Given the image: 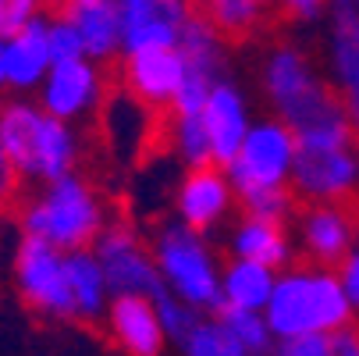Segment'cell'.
<instances>
[{
	"instance_id": "obj_1",
	"label": "cell",
	"mask_w": 359,
	"mask_h": 356,
	"mask_svg": "<svg viewBox=\"0 0 359 356\" xmlns=\"http://www.w3.org/2000/svg\"><path fill=\"white\" fill-rule=\"evenodd\" d=\"M264 86L281 121L295 132L299 150H345L352 143V114L345 100L320 82L299 50H274L264 68Z\"/></svg>"
},
{
	"instance_id": "obj_2",
	"label": "cell",
	"mask_w": 359,
	"mask_h": 356,
	"mask_svg": "<svg viewBox=\"0 0 359 356\" xmlns=\"http://www.w3.org/2000/svg\"><path fill=\"white\" fill-rule=\"evenodd\" d=\"M15 218L25 239H39L61 253L93 249L100 232L111 225L96 185L79 171L36 185L22 203H15Z\"/></svg>"
},
{
	"instance_id": "obj_3",
	"label": "cell",
	"mask_w": 359,
	"mask_h": 356,
	"mask_svg": "<svg viewBox=\"0 0 359 356\" xmlns=\"http://www.w3.org/2000/svg\"><path fill=\"white\" fill-rule=\"evenodd\" d=\"M0 143L8 171L22 185H46L75 171L79 136L68 121L46 114L36 100H4L0 107Z\"/></svg>"
},
{
	"instance_id": "obj_4",
	"label": "cell",
	"mask_w": 359,
	"mask_h": 356,
	"mask_svg": "<svg viewBox=\"0 0 359 356\" xmlns=\"http://www.w3.org/2000/svg\"><path fill=\"white\" fill-rule=\"evenodd\" d=\"M348 314L352 303L341 289V278L320 268H306L278 278L267 303V328L285 342L306 335H334L348 324Z\"/></svg>"
},
{
	"instance_id": "obj_5",
	"label": "cell",
	"mask_w": 359,
	"mask_h": 356,
	"mask_svg": "<svg viewBox=\"0 0 359 356\" xmlns=\"http://www.w3.org/2000/svg\"><path fill=\"white\" fill-rule=\"evenodd\" d=\"M153 261H157L164 285L189 307H221V285H217V268L207 253L199 232L185 225H168L157 235L153 246Z\"/></svg>"
},
{
	"instance_id": "obj_6",
	"label": "cell",
	"mask_w": 359,
	"mask_h": 356,
	"mask_svg": "<svg viewBox=\"0 0 359 356\" xmlns=\"http://www.w3.org/2000/svg\"><path fill=\"white\" fill-rule=\"evenodd\" d=\"M295 154L299 139L285 121H260L249 128L238 157L228 164V182L242 199L264 189H285V182L292 178Z\"/></svg>"
},
{
	"instance_id": "obj_7",
	"label": "cell",
	"mask_w": 359,
	"mask_h": 356,
	"mask_svg": "<svg viewBox=\"0 0 359 356\" xmlns=\"http://www.w3.org/2000/svg\"><path fill=\"white\" fill-rule=\"evenodd\" d=\"M11 275L29 310L54 321H75V303H72L68 268H65L61 249L22 235L11 257Z\"/></svg>"
},
{
	"instance_id": "obj_8",
	"label": "cell",
	"mask_w": 359,
	"mask_h": 356,
	"mask_svg": "<svg viewBox=\"0 0 359 356\" xmlns=\"http://www.w3.org/2000/svg\"><path fill=\"white\" fill-rule=\"evenodd\" d=\"M93 257L104 268L111 296H146L153 303H161L168 296L157 261L149 257V249L142 246V239L135 235V228L128 221H111L100 232Z\"/></svg>"
},
{
	"instance_id": "obj_9",
	"label": "cell",
	"mask_w": 359,
	"mask_h": 356,
	"mask_svg": "<svg viewBox=\"0 0 359 356\" xmlns=\"http://www.w3.org/2000/svg\"><path fill=\"white\" fill-rule=\"evenodd\" d=\"M302 249L313 261V268L331 271L348 261L352 242L359 235V196L334 199V203H310L299 214Z\"/></svg>"
},
{
	"instance_id": "obj_10",
	"label": "cell",
	"mask_w": 359,
	"mask_h": 356,
	"mask_svg": "<svg viewBox=\"0 0 359 356\" xmlns=\"http://www.w3.org/2000/svg\"><path fill=\"white\" fill-rule=\"evenodd\" d=\"M121 15V50L142 54V50H171L185 22L192 18L189 0H118Z\"/></svg>"
},
{
	"instance_id": "obj_11",
	"label": "cell",
	"mask_w": 359,
	"mask_h": 356,
	"mask_svg": "<svg viewBox=\"0 0 359 356\" xmlns=\"http://www.w3.org/2000/svg\"><path fill=\"white\" fill-rule=\"evenodd\" d=\"M359 161L345 150H299L292 164V192L310 203H334L355 196Z\"/></svg>"
},
{
	"instance_id": "obj_12",
	"label": "cell",
	"mask_w": 359,
	"mask_h": 356,
	"mask_svg": "<svg viewBox=\"0 0 359 356\" xmlns=\"http://www.w3.org/2000/svg\"><path fill=\"white\" fill-rule=\"evenodd\" d=\"M100 96H104V79L96 72V61L79 58V61H61V65H50L43 86H39V100L36 104L54 114L57 121H79L86 118Z\"/></svg>"
},
{
	"instance_id": "obj_13",
	"label": "cell",
	"mask_w": 359,
	"mask_h": 356,
	"mask_svg": "<svg viewBox=\"0 0 359 356\" xmlns=\"http://www.w3.org/2000/svg\"><path fill=\"white\" fill-rule=\"evenodd\" d=\"M121 75H125L128 96H135L146 107H164L178 96V89L185 82V58L178 54V46L125 54Z\"/></svg>"
},
{
	"instance_id": "obj_14",
	"label": "cell",
	"mask_w": 359,
	"mask_h": 356,
	"mask_svg": "<svg viewBox=\"0 0 359 356\" xmlns=\"http://www.w3.org/2000/svg\"><path fill=\"white\" fill-rule=\"evenodd\" d=\"M107 328H111V338L128 356H161L164 338H168L157 303L146 296H111Z\"/></svg>"
},
{
	"instance_id": "obj_15",
	"label": "cell",
	"mask_w": 359,
	"mask_h": 356,
	"mask_svg": "<svg viewBox=\"0 0 359 356\" xmlns=\"http://www.w3.org/2000/svg\"><path fill=\"white\" fill-rule=\"evenodd\" d=\"M231 182H228V171L207 164V168H192L185 175V182L178 185V218L185 228L192 232H207L214 228L224 211L231 207Z\"/></svg>"
},
{
	"instance_id": "obj_16",
	"label": "cell",
	"mask_w": 359,
	"mask_h": 356,
	"mask_svg": "<svg viewBox=\"0 0 359 356\" xmlns=\"http://www.w3.org/2000/svg\"><path fill=\"white\" fill-rule=\"evenodd\" d=\"M203 128H207V139H210V157H214V168H228L238 150L249 136V118H245V104L235 86L228 82H217L210 89V100L203 107Z\"/></svg>"
},
{
	"instance_id": "obj_17",
	"label": "cell",
	"mask_w": 359,
	"mask_h": 356,
	"mask_svg": "<svg viewBox=\"0 0 359 356\" xmlns=\"http://www.w3.org/2000/svg\"><path fill=\"white\" fill-rule=\"evenodd\" d=\"M50 50H46V18H36L25 32L0 39V68H4V86L15 93L39 89L50 72Z\"/></svg>"
},
{
	"instance_id": "obj_18",
	"label": "cell",
	"mask_w": 359,
	"mask_h": 356,
	"mask_svg": "<svg viewBox=\"0 0 359 356\" xmlns=\"http://www.w3.org/2000/svg\"><path fill=\"white\" fill-rule=\"evenodd\" d=\"M331 68L352 121H359V11L334 8L331 22Z\"/></svg>"
},
{
	"instance_id": "obj_19",
	"label": "cell",
	"mask_w": 359,
	"mask_h": 356,
	"mask_svg": "<svg viewBox=\"0 0 359 356\" xmlns=\"http://www.w3.org/2000/svg\"><path fill=\"white\" fill-rule=\"evenodd\" d=\"M65 18L79 29L89 61H107L114 50H121L118 0H79L75 8L65 11Z\"/></svg>"
},
{
	"instance_id": "obj_20",
	"label": "cell",
	"mask_w": 359,
	"mask_h": 356,
	"mask_svg": "<svg viewBox=\"0 0 359 356\" xmlns=\"http://www.w3.org/2000/svg\"><path fill=\"white\" fill-rule=\"evenodd\" d=\"M231 249L238 261H252L264 268H285L292 257V242L285 232V221H260V218H245L235 235H231Z\"/></svg>"
},
{
	"instance_id": "obj_21",
	"label": "cell",
	"mask_w": 359,
	"mask_h": 356,
	"mask_svg": "<svg viewBox=\"0 0 359 356\" xmlns=\"http://www.w3.org/2000/svg\"><path fill=\"white\" fill-rule=\"evenodd\" d=\"M65 268H68V289L75 303V321H100L107 310V278L104 268L93 257V249L65 253Z\"/></svg>"
},
{
	"instance_id": "obj_22",
	"label": "cell",
	"mask_w": 359,
	"mask_h": 356,
	"mask_svg": "<svg viewBox=\"0 0 359 356\" xmlns=\"http://www.w3.org/2000/svg\"><path fill=\"white\" fill-rule=\"evenodd\" d=\"M274 271L264 264H252V261H231L224 268V282H221V303H231V307L242 310H260L271 303L274 292Z\"/></svg>"
},
{
	"instance_id": "obj_23",
	"label": "cell",
	"mask_w": 359,
	"mask_h": 356,
	"mask_svg": "<svg viewBox=\"0 0 359 356\" xmlns=\"http://www.w3.org/2000/svg\"><path fill=\"white\" fill-rule=\"evenodd\" d=\"M178 54L185 58V72H199L217 79L221 72V32L192 11V18L185 22L182 36H178Z\"/></svg>"
},
{
	"instance_id": "obj_24",
	"label": "cell",
	"mask_w": 359,
	"mask_h": 356,
	"mask_svg": "<svg viewBox=\"0 0 359 356\" xmlns=\"http://www.w3.org/2000/svg\"><path fill=\"white\" fill-rule=\"evenodd\" d=\"M217 324L249 356H267L271 352V328H267V317H260V310H242V307H231V303H221Z\"/></svg>"
},
{
	"instance_id": "obj_25",
	"label": "cell",
	"mask_w": 359,
	"mask_h": 356,
	"mask_svg": "<svg viewBox=\"0 0 359 356\" xmlns=\"http://www.w3.org/2000/svg\"><path fill=\"white\" fill-rule=\"evenodd\" d=\"M260 0H203V18L221 36H245L260 18Z\"/></svg>"
},
{
	"instance_id": "obj_26",
	"label": "cell",
	"mask_w": 359,
	"mask_h": 356,
	"mask_svg": "<svg viewBox=\"0 0 359 356\" xmlns=\"http://www.w3.org/2000/svg\"><path fill=\"white\" fill-rule=\"evenodd\" d=\"M175 143H178V154L189 168H207L214 164L210 157V139L207 128H203V114L199 118H175Z\"/></svg>"
},
{
	"instance_id": "obj_27",
	"label": "cell",
	"mask_w": 359,
	"mask_h": 356,
	"mask_svg": "<svg viewBox=\"0 0 359 356\" xmlns=\"http://www.w3.org/2000/svg\"><path fill=\"white\" fill-rule=\"evenodd\" d=\"M46 50H50V61H54V65L86 58L82 36H79V29H75V25L65 18V15L46 18Z\"/></svg>"
},
{
	"instance_id": "obj_28",
	"label": "cell",
	"mask_w": 359,
	"mask_h": 356,
	"mask_svg": "<svg viewBox=\"0 0 359 356\" xmlns=\"http://www.w3.org/2000/svg\"><path fill=\"white\" fill-rule=\"evenodd\" d=\"M185 356H249L217 321L214 324H199L192 338L185 342Z\"/></svg>"
},
{
	"instance_id": "obj_29",
	"label": "cell",
	"mask_w": 359,
	"mask_h": 356,
	"mask_svg": "<svg viewBox=\"0 0 359 356\" xmlns=\"http://www.w3.org/2000/svg\"><path fill=\"white\" fill-rule=\"evenodd\" d=\"M157 314H161V324H164V335L168 338H178L182 345L192 338V331L199 328V317H196V310L189 307V303H182L178 296H164L161 303H157Z\"/></svg>"
},
{
	"instance_id": "obj_30",
	"label": "cell",
	"mask_w": 359,
	"mask_h": 356,
	"mask_svg": "<svg viewBox=\"0 0 359 356\" xmlns=\"http://www.w3.org/2000/svg\"><path fill=\"white\" fill-rule=\"evenodd\" d=\"M242 207L249 211V218H260V221H285L295 207V192L285 189H264V192H252L242 199Z\"/></svg>"
},
{
	"instance_id": "obj_31",
	"label": "cell",
	"mask_w": 359,
	"mask_h": 356,
	"mask_svg": "<svg viewBox=\"0 0 359 356\" xmlns=\"http://www.w3.org/2000/svg\"><path fill=\"white\" fill-rule=\"evenodd\" d=\"M43 0H0V39H11L18 32H25L39 15Z\"/></svg>"
},
{
	"instance_id": "obj_32",
	"label": "cell",
	"mask_w": 359,
	"mask_h": 356,
	"mask_svg": "<svg viewBox=\"0 0 359 356\" xmlns=\"http://www.w3.org/2000/svg\"><path fill=\"white\" fill-rule=\"evenodd\" d=\"M278 356H334V342L331 335H306V338H292L278 349Z\"/></svg>"
},
{
	"instance_id": "obj_33",
	"label": "cell",
	"mask_w": 359,
	"mask_h": 356,
	"mask_svg": "<svg viewBox=\"0 0 359 356\" xmlns=\"http://www.w3.org/2000/svg\"><path fill=\"white\" fill-rule=\"evenodd\" d=\"M341 289L352 307H359V249H352L348 261L341 264Z\"/></svg>"
},
{
	"instance_id": "obj_34",
	"label": "cell",
	"mask_w": 359,
	"mask_h": 356,
	"mask_svg": "<svg viewBox=\"0 0 359 356\" xmlns=\"http://www.w3.org/2000/svg\"><path fill=\"white\" fill-rule=\"evenodd\" d=\"M331 342H334V356H359V328H341V331H334L331 335Z\"/></svg>"
},
{
	"instance_id": "obj_35",
	"label": "cell",
	"mask_w": 359,
	"mask_h": 356,
	"mask_svg": "<svg viewBox=\"0 0 359 356\" xmlns=\"http://www.w3.org/2000/svg\"><path fill=\"white\" fill-rule=\"evenodd\" d=\"M285 11L295 15V18H317L320 8H324V0H281Z\"/></svg>"
},
{
	"instance_id": "obj_36",
	"label": "cell",
	"mask_w": 359,
	"mask_h": 356,
	"mask_svg": "<svg viewBox=\"0 0 359 356\" xmlns=\"http://www.w3.org/2000/svg\"><path fill=\"white\" fill-rule=\"evenodd\" d=\"M43 4H50V8H57V15H65L68 8H75L79 0H43Z\"/></svg>"
},
{
	"instance_id": "obj_37",
	"label": "cell",
	"mask_w": 359,
	"mask_h": 356,
	"mask_svg": "<svg viewBox=\"0 0 359 356\" xmlns=\"http://www.w3.org/2000/svg\"><path fill=\"white\" fill-rule=\"evenodd\" d=\"M334 8H352V11H359V0H334Z\"/></svg>"
},
{
	"instance_id": "obj_38",
	"label": "cell",
	"mask_w": 359,
	"mask_h": 356,
	"mask_svg": "<svg viewBox=\"0 0 359 356\" xmlns=\"http://www.w3.org/2000/svg\"><path fill=\"white\" fill-rule=\"evenodd\" d=\"M0 175H11L8 171V157H4V143H0Z\"/></svg>"
},
{
	"instance_id": "obj_39",
	"label": "cell",
	"mask_w": 359,
	"mask_h": 356,
	"mask_svg": "<svg viewBox=\"0 0 359 356\" xmlns=\"http://www.w3.org/2000/svg\"><path fill=\"white\" fill-rule=\"evenodd\" d=\"M0 89H8V86H4V68H0Z\"/></svg>"
},
{
	"instance_id": "obj_40",
	"label": "cell",
	"mask_w": 359,
	"mask_h": 356,
	"mask_svg": "<svg viewBox=\"0 0 359 356\" xmlns=\"http://www.w3.org/2000/svg\"><path fill=\"white\" fill-rule=\"evenodd\" d=\"M260 4H271V0H260Z\"/></svg>"
},
{
	"instance_id": "obj_41",
	"label": "cell",
	"mask_w": 359,
	"mask_h": 356,
	"mask_svg": "<svg viewBox=\"0 0 359 356\" xmlns=\"http://www.w3.org/2000/svg\"><path fill=\"white\" fill-rule=\"evenodd\" d=\"M0 107H4V100H0Z\"/></svg>"
}]
</instances>
